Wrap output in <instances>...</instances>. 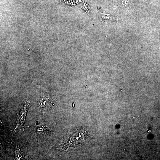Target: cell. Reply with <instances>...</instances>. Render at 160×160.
I'll use <instances>...</instances> for the list:
<instances>
[{"label": "cell", "mask_w": 160, "mask_h": 160, "mask_svg": "<svg viewBox=\"0 0 160 160\" xmlns=\"http://www.w3.org/2000/svg\"><path fill=\"white\" fill-rule=\"evenodd\" d=\"M16 153H15V159L16 160H20L22 159L23 158H25V155H23V153H21L20 150L18 149V148L16 147Z\"/></svg>", "instance_id": "6"}, {"label": "cell", "mask_w": 160, "mask_h": 160, "mask_svg": "<svg viewBox=\"0 0 160 160\" xmlns=\"http://www.w3.org/2000/svg\"><path fill=\"white\" fill-rule=\"evenodd\" d=\"M80 8L84 13L87 15L90 14V7L89 0H84L81 4Z\"/></svg>", "instance_id": "5"}, {"label": "cell", "mask_w": 160, "mask_h": 160, "mask_svg": "<svg viewBox=\"0 0 160 160\" xmlns=\"http://www.w3.org/2000/svg\"><path fill=\"white\" fill-rule=\"evenodd\" d=\"M47 126H42L37 127L34 133L33 139L37 142H41L47 139V135L48 132V129Z\"/></svg>", "instance_id": "2"}, {"label": "cell", "mask_w": 160, "mask_h": 160, "mask_svg": "<svg viewBox=\"0 0 160 160\" xmlns=\"http://www.w3.org/2000/svg\"><path fill=\"white\" fill-rule=\"evenodd\" d=\"M100 20L103 22L107 21L116 22V20L110 14L104 11L100 7H97Z\"/></svg>", "instance_id": "3"}, {"label": "cell", "mask_w": 160, "mask_h": 160, "mask_svg": "<svg viewBox=\"0 0 160 160\" xmlns=\"http://www.w3.org/2000/svg\"><path fill=\"white\" fill-rule=\"evenodd\" d=\"M32 102L30 100L26 99L22 102L17 115V124H20L24 129L25 118L27 111L31 105Z\"/></svg>", "instance_id": "1"}, {"label": "cell", "mask_w": 160, "mask_h": 160, "mask_svg": "<svg viewBox=\"0 0 160 160\" xmlns=\"http://www.w3.org/2000/svg\"><path fill=\"white\" fill-rule=\"evenodd\" d=\"M117 2L120 5H122L124 7H128L129 5V0H117Z\"/></svg>", "instance_id": "7"}, {"label": "cell", "mask_w": 160, "mask_h": 160, "mask_svg": "<svg viewBox=\"0 0 160 160\" xmlns=\"http://www.w3.org/2000/svg\"><path fill=\"white\" fill-rule=\"evenodd\" d=\"M41 93V96L39 103V108L42 110L46 111L49 107V100L46 93L42 91Z\"/></svg>", "instance_id": "4"}]
</instances>
